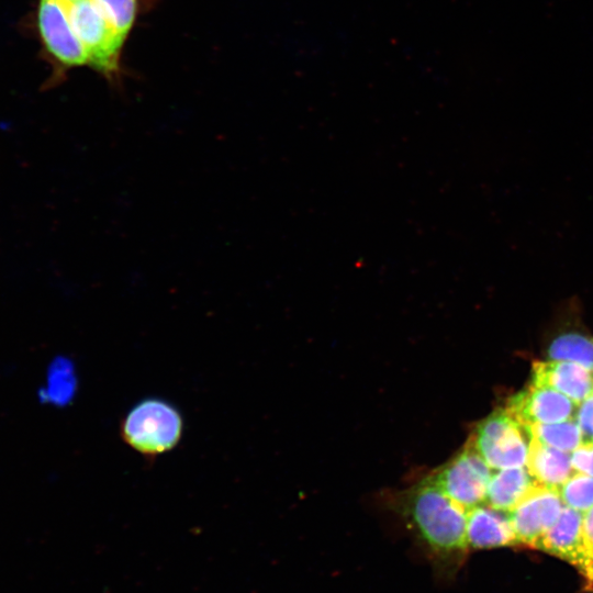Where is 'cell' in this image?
Listing matches in <instances>:
<instances>
[{"label":"cell","mask_w":593,"mask_h":593,"mask_svg":"<svg viewBox=\"0 0 593 593\" xmlns=\"http://www.w3.org/2000/svg\"><path fill=\"white\" fill-rule=\"evenodd\" d=\"M559 493L564 505L584 513L593 506V477L575 471Z\"/></svg>","instance_id":"17"},{"label":"cell","mask_w":593,"mask_h":593,"mask_svg":"<svg viewBox=\"0 0 593 593\" xmlns=\"http://www.w3.org/2000/svg\"><path fill=\"white\" fill-rule=\"evenodd\" d=\"M589 581H591L593 583V570H592V573H591V577H590Z\"/></svg>","instance_id":"23"},{"label":"cell","mask_w":593,"mask_h":593,"mask_svg":"<svg viewBox=\"0 0 593 593\" xmlns=\"http://www.w3.org/2000/svg\"><path fill=\"white\" fill-rule=\"evenodd\" d=\"M582 512L563 505L559 517L541 537L536 548L572 563L585 575L588 558L582 534Z\"/></svg>","instance_id":"9"},{"label":"cell","mask_w":593,"mask_h":593,"mask_svg":"<svg viewBox=\"0 0 593 593\" xmlns=\"http://www.w3.org/2000/svg\"><path fill=\"white\" fill-rule=\"evenodd\" d=\"M578 305L571 301L563 315V327L558 331L547 347L551 360L579 363L593 371V337L578 328Z\"/></svg>","instance_id":"12"},{"label":"cell","mask_w":593,"mask_h":593,"mask_svg":"<svg viewBox=\"0 0 593 593\" xmlns=\"http://www.w3.org/2000/svg\"><path fill=\"white\" fill-rule=\"evenodd\" d=\"M582 534L588 558L585 578L589 580L593 570V506L583 513Z\"/></svg>","instance_id":"21"},{"label":"cell","mask_w":593,"mask_h":593,"mask_svg":"<svg viewBox=\"0 0 593 593\" xmlns=\"http://www.w3.org/2000/svg\"><path fill=\"white\" fill-rule=\"evenodd\" d=\"M526 430L504 409L479 422L470 441L493 470L526 466L529 441Z\"/></svg>","instance_id":"5"},{"label":"cell","mask_w":593,"mask_h":593,"mask_svg":"<svg viewBox=\"0 0 593 593\" xmlns=\"http://www.w3.org/2000/svg\"><path fill=\"white\" fill-rule=\"evenodd\" d=\"M469 549H490L518 545L508 513L486 504L467 512Z\"/></svg>","instance_id":"11"},{"label":"cell","mask_w":593,"mask_h":593,"mask_svg":"<svg viewBox=\"0 0 593 593\" xmlns=\"http://www.w3.org/2000/svg\"><path fill=\"white\" fill-rule=\"evenodd\" d=\"M524 429L529 438L567 452H572L582 444L574 417L559 423L534 424Z\"/></svg>","instance_id":"15"},{"label":"cell","mask_w":593,"mask_h":593,"mask_svg":"<svg viewBox=\"0 0 593 593\" xmlns=\"http://www.w3.org/2000/svg\"><path fill=\"white\" fill-rule=\"evenodd\" d=\"M530 382L553 389L575 404L593 393V371L571 361H535Z\"/></svg>","instance_id":"10"},{"label":"cell","mask_w":593,"mask_h":593,"mask_svg":"<svg viewBox=\"0 0 593 593\" xmlns=\"http://www.w3.org/2000/svg\"><path fill=\"white\" fill-rule=\"evenodd\" d=\"M492 470L468 439L462 449L429 475L452 501L468 512L485 503Z\"/></svg>","instance_id":"6"},{"label":"cell","mask_w":593,"mask_h":593,"mask_svg":"<svg viewBox=\"0 0 593 593\" xmlns=\"http://www.w3.org/2000/svg\"><path fill=\"white\" fill-rule=\"evenodd\" d=\"M526 468L541 485L559 490L575 472L571 455L529 438Z\"/></svg>","instance_id":"13"},{"label":"cell","mask_w":593,"mask_h":593,"mask_svg":"<svg viewBox=\"0 0 593 593\" xmlns=\"http://www.w3.org/2000/svg\"><path fill=\"white\" fill-rule=\"evenodd\" d=\"M562 507L559 490L537 484L508 512L518 545L536 548L541 537L559 517Z\"/></svg>","instance_id":"7"},{"label":"cell","mask_w":593,"mask_h":593,"mask_svg":"<svg viewBox=\"0 0 593 593\" xmlns=\"http://www.w3.org/2000/svg\"><path fill=\"white\" fill-rule=\"evenodd\" d=\"M571 463L574 471L593 477V444L582 443L571 452Z\"/></svg>","instance_id":"20"},{"label":"cell","mask_w":593,"mask_h":593,"mask_svg":"<svg viewBox=\"0 0 593 593\" xmlns=\"http://www.w3.org/2000/svg\"><path fill=\"white\" fill-rule=\"evenodd\" d=\"M578 404L564 394L529 383L512 395L505 410L522 425L559 423L574 417Z\"/></svg>","instance_id":"8"},{"label":"cell","mask_w":593,"mask_h":593,"mask_svg":"<svg viewBox=\"0 0 593 593\" xmlns=\"http://www.w3.org/2000/svg\"><path fill=\"white\" fill-rule=\"evenodd\" d=\"M35 27L57 79L74 68L88 65L87 53L74 30L67 3L61 0H38Z\"/></svg>","instance_id":"4"},{"label":"cell","mask_w":593,"mask_h":593,"mask_svg":"<svg viewBox=\"0 0 593 593\" xmlns=\"http://www.w3.org/2000/svg\"><path fill=\"white\" fill-rule=\"evenodd\" d=\"M574 419L580 428L582 443L593 444V393L578 404Z\"/></svg>","instance_id":"19"},{"label":"cell","mask_w":593,"mask_h":593,"mask_svg":"<svg viewBox=\"0 0 593 593\" xmlns=\"http://www.w3.org/2000/svg\"><path fill=\"white\" fill-rule=\"evenodd\" d=\"M61 1H64L67 4H71V3H75V2H78V1H81V0H61Z\"/></svg>","instance_id":"22"},{"label":"cell","mask_w":593,"mask_h":593,"mask_svg":"<svg viewBox=\"0 0 593 593\" xmlns=\"http://www.w3.org/2000/svg\"><path fill=\"white\" fill-rule=\"evenodd\" d=\"M537 484L539 483L533 478L526 466L496 470L490 479L484 504L508 513Z\"/></svg>","instance_id":"14"},{"label":"cell","mask_w":593,"mask_h":593,"mask_svg":"<svg viewBox=\"0 0 593 593\" xmlns=\"http://www.w3.org/2000/svg\"><path fill=\"white\" fill-rule=\"evenodd\" d=\"M112 27L126 41L138 16L145 8V0H93Z\"/></svg>","instance_id":"16"},{"label":"cell","mask_w":593,"mask_h":593,"mask_svg":"<svg viewBox=\"0 0 593 593\" xmlns=\"http://www.w3.org/2000/svg\"><path fill=\"white\" fill-rule=\"evenodd\" d=\"M183 422L169 402L148 398L134 405L121 425L125 443L146 457L172 449L180 440Z\"/></svg>","instance_id":"3"},{"label":"cell","mask_w":593,"mask_h":593,"mask_svg":"<svg viewBox=\"0 0 593 593\" xmlns=\"http://www.w3.org/2000/svg\"><path fill=\"white\" fill-rule=\"evenodd\" d=\"M423 550L437 580L451 582L470 551L467 510L452 501L429 474L389 499Z\"/></svg>","instance_id":"1"},{"label":"cell","mask_w":593,"mask_h":593,"mask_svg":"<svg viewBox=\"0 0 593 593\" xmlns=\"http://www.w3.org/2000/svg\"><path fill=\"white\" fill-rule=\"evenodd\" d=\"M51 371L47 394L54 402H67L75 387L72 369L67 368L66 361H57Z\"/></svg>","instance_id":"18"},{"label":"cell","mask_w":593,"mask_h":593,"mask_svg":"<svg viewBox=\"0 0 593 593\" xmlns=\"http://www.w3.org/2000/svg\"><path fill=\"white\" fill-rule=\"evenodd\" d=\"M74 30L88 56V66L112 87L121 86L125 40L112 27L93 0L68 4Z\"/></svg>","instance_id":"2"}]
</instances>
